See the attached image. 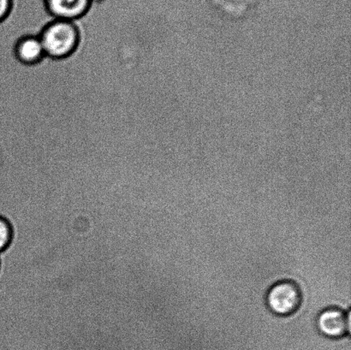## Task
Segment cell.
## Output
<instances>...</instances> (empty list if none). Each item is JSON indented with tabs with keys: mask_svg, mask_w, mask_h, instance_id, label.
I'll return each mask as SVG.
<instances>
[{
	"mask_svg": "<svg viewBox=\"0 0 351 350\" xmlns=\"http://www.w3.org/2000/svg\"><path fill=\"white\" fill-rule=\"evenodd\" d=\"M39 38L46 56L58 60L70 56L77 49L79 31L75 22L55 19L44 27Z\"/></svg>",
	"mask_w": 351,
	"mask_h": 350,
	"instance_id": "obj_1",
	"label": "cell"
},
{
	"mask_svg": "<svg viewBox=\"0 0 351 350\" xmlns=\"http://www.w3.org/2000/svg\"><path fill=\"white\" fill-rule=\"evenodd\" d=\"M302 303L301 288L292 280H280L268 290L266 304L271 314L278 317L294 314Z\"/></svg>",
	"mask_w": 351,
	"mask_h": 350,
	"instance_id": "obj_2",
	"label": "cell"
},
{
	"mask_svg": "<svg viewBox=\"0 0 351 350\" xmlns=\"http://www.w3.org/2000/svg\"><path fill=\"white\" fill-rule=\"evenodd\" d=\"M315 325L323 337L339 340L350 334V313L338 307L324 308L316 317Z\"/></svg>",
	"mask_w": 351,
	"mask_h": 350,
	"instance_id": "obj_3",
	"label": "cell"
},
{
	"mask_svg": "<svg viewBox=\"0 0 351 350\" xmlns=\"http://www.w3.org/2000/svg\"><path fill=\"white\" fill-rule=\"evenodd\" d=\"M41 2L53 18L71 22L85 16L93 5L90 0H41Z\"/></svg>",
	"mask_w": 351,
	"mask_h": 350,
	"instance_id": "obj_4",
	"label": "cell"
},
{
	"mask_svg": "<svg viewBox=\"0 0 351 350\" xmlns=\"http://www.w3.org/2000/svg\"><path fill=\"white\" fill-rule=\"evenodd\" d=\"M15 55L24 64L39 63L46 56L39 36H26L17 41Z\"/></svg>",
	"mask_w": 351,
	"mask_h": 350,
	"instance_id": "obj_5",
	"label": "cell"
},
{
	"mask_svg": "<svg viewBox=\"0 0 351 350\" xmlns=\"http://www.w3.org/2000/svg\"><path fill=\"white\" fill-rule=\"evenodd\" d=\"M14 238V229L8 219L0 216V253L5 251L12 245Z\"/></svg>",
	"mask_w": 351,
	"mask_h": 350,
	"instance_id": "obj_6",
	"label": "cell"
},
{
	"mask_svg": "<svg viewBox=\"0 0 351 350\" xmlns=\"http://www.w3.org/2000/svg\"><path fill=\"white\" fill-rule=\"evenodd\" d=\"M16 0H0V23L3 22L12 13Z\"/></svg>",
	"mask_w": 351,
	"mask_h": 350,
	"instance_id": "obj_7",
	"label": "cell"
},
{
	"mask_svg": "<svg viewBox=\"0 0 351 350\" xmlns=\"http://www.w3.org/2000/svg\"><path fill=\"white\" fill-rule=\"evenodd\" d=\"M92 3H95V5H99V3H103L106 1H108V0H90Z\"/></svg>",
	"mask_w": 351,
	"mask_h": 350,
	"instance_id": "obj_8",
	"label": "cell"
}]
</instances>
